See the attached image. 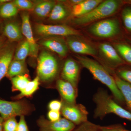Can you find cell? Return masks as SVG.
Listing matches in <instances>:
<instances>
[{
  "label": "cell",
  "mask_w": 131,
  "mask_h": 131,
  "mask_svg": "<svg viewBox=\"0 0 131 131\" xmlns=\"http://www.w3.org/2000/svg\"><path fill=\"white\" fill-rule=\"evenodd\" d=\"M56 3V2L53 1L39 2L35 5L33 9L34 13L39 18H46L49 16Z\"/></svg>",
  "instance_id": "obj_22"
},
{
  "label": "cell",
  "mask_w": 131,
  "mask_h": 131,
  "mask_svg": "<svg viewBox=\"0 0 131 131\" xmlns=\"http://www.w3.org/2000/svg\"><path fill=\"white\" fill-rule=\"evenodd\" d=\"M12 84L13 91L24 90L30 81L27 74L17 76L10 79Z\"/></svg>",
  "instance_id": "obj_26"
},
{
  "label": "cell",
  "mask_w": 131,
  "mask_h": 131,
  "mask_svg": "<svg viewBox=\"0 0 131 131\" xmlns=\"http://www.w3.org/2000/svg\"><path fill=\"white\" fill-rule=\"evenodd\" d=\"M16 46L14 42H6L0 48V81L6 76L9 64L13 59Z\"/></svg>",
  "instance_id": "obj_14"
},
{
  "label": "cell",
  "mask_w": 131,
  "mask_h": 131,
  "mask_svg": "<svg viewBox=\"0 0 131 131\" xmlns=\"http://www.w3.org/2000/svg\"><path fill=\"white\" fill-rule=\"evenodd\" d=\"M39 81V78L37 76L33 80L29 82L25 88L21 91L20 94L15 96V99L19 100L25 96L29 97L31 96L38 89L40 84Z\"/></svg>",
  "instance_id": "obj_25"
},
{
  "label": "cell",
  "mask_w": 131,
  "mask_h": 131,
  "mask_svg": "<svg viewBox=\"0 0 131 131\" xmlns=\"http://www.w3.org/2000/svg\"><path fill=\"white\" fill-rule=\"evenodd\" d=\"M18 124L15 117L6 120L3 124V131H17Z\"/></svg>",
  "instance_id": "obj_30"
},
{
  "label": "cell",
  "mask_w": 131,
  "mask_h": 131,
  "mask_svg": "<svg viewBox=\"0 0 131 131\" xmlns=\"http://www.w3.org/2000/svg\"><path fill=\"white\" fill-rule=\"evenodd\" d=\"M70 14L69 9L63 2H56L49 15V19L53 21H62L68 18Z\"/></svg>",
  "instance_id": "obj_19"
},
{
  "label": "cell",
  "mask_w": 131,
  "mask_h": 131,
  "mask_svg": "<svg viewBox=\"0 0 131 131\" xmlns=\"http://www.w3.org/2000/svg\"><path fill=\"white\" fill-rule=\"evenodd\" d=\"M18 12L19 9L13 1H10L0 6V18H10L16 16Z\"/></svg>",
  "instance_id": "obj_24"
},
{
  "label": "cell",
  "mask_w": 131,
  "mask_h": 131,
  "mask_svg": "<svg viewBox=\"0 0 131 131\" xmlns=\"http://www.w3.org/2000/svg\"><path fill=\"white\" fill-rule=\"evenodd\" d=\"M57 89L61 97V100L70 104L76 103L78 89L72 84L62 79H58L56 82Z\"/></svg>",
  "instance_id": "obj_16"
},
{
  "label": "cell",
  "mask_w": 131,
  "mask_h": 131,
  "mask_svg": "<svg viewBox=\"0 0 131 131\" xmlns=\"http://www.w3.org/2000/svg\"><path fill=\"white\" fill-rule=\"evenodd\" d=\"M101 126L88 121L75 127L73 131H101Z\"/></svg>",
  "instance_id": "obj_28"
},
{
  "label": "cell",
  "mask_w": 131,
  "mask_h": 131,
  "mask_svg": "<svg viewBox=\"0 0 131 131\" xmlns=\"http://www.w3.org/2000/svg\"><path fill=\"white\" fill-rule=\"evenodd\" d=\"M75 37L71 36L67 37L66 42L69 49L77 54L92 56L96 55L97 51L93 46Z\"/></svg>",
  "instance_id": "obj_15"
},
{
  "label": "cell",
  "mask_w": 131,
  "mask_h": 131,
  "mask_svg": "<svg viewBox=\"0 0 131 131\" xmlns=\"http://www.w3.org/2000/svg\"><path fill=\"white\" fill-rule=\"evenodd\" d=\"M10 1L9 0H0V6Z\"/></svg>",
  "instance_id": "obj_40"
},
{
  "label": "cell",
  "mask_w": 131,
  "mask_h": 131,
  "mask_svg": "<svg viewBox=\"0 0 131 131\" xmlns=\"http://www.w3.org/2000/svg\"><path fill=\"white\" fill-rule=\"evenodd\" d=\"M101 131H131L126 130L119 125H114L107 126H101Z\"/></svg>",
  "instance_id": "obj_32"
},
{
  "label": "cell",
  "mask_w": 131,
  "mask_h": 131,
  "mask_svg": "<svg viewBox=\"0 0 131 131\" xmlns=\"http://www.w3.org/2000/svg\"><path fill=\"white\" fill-rule=\"evenodd\" d=\"M112 75L118 88L124 97L127 107L131 110V84L115 73L113 74Z\"/></svg>",
  "instance_id": "obj_20"
},
{
  "label": "cell",
  "mask_w": 131,
  "mask_h": 131,
  "mask_svg": "<svg viewBox=\"0 0 131 131\" xmlns=\"http://www.w3.org/2000/svg\"><path fill=\"white\" fill-rule=\"evenodd\" d=\"M5 38L3 37H0V48L4 45L6 43Z\"/></svg>",
  "instance_id": "obj_38"
},
{
  "label": "cell",
  "mask_w": 131,
  "mask_h": 131,
  "mask_svg": "<svg viewBox=\"0 0 131 131\" xmlns=\"http://www.w3.org/2000/svg\"><path fill=\"white\" fill-rule=\"evenodd\" d=\"M30 54V47L26 40H21L15 49L13 59L25 61L27 57Z\"/></svg>",
  "instance_id": "obj_23"
},
{
  "label": "cell",
  "mask_w": 131,
  "mask_h": 131,
  "mask_svg": "<svg viewBox=\"0 0 131 131\" xmlns=\"http://www.w3.org/2000/svg\"><path fill=\"white\" fill-rule=\"evenodd\" d=\"M119 5V2L115 0L103 1L89 13L75 18L73 22L76 25L82 26L105 18L116 13Z\"/></svg>",
  "instance_id": "obj_4"
},
{
  "label": "cell",
  "mask_w": 131,
  "mask_h": 131,
  "mask_svg": "<svg viewBox=\"0 0 131 131\" xmlns=\"http://www.w3.org/2000/svg\"><path fill=\"white\" fill-rule=\"evenodd\" d=\"M37 76L40 81L49 82L57 79L60 71L58 60L51 52L42 51L38 57Z\"/></svg>",
  "instance_id": "obj_3"
},
{
  "label": "cell",
  "mask_w": 131,
  "mask_h": 131,
  "mask_svg": "<svg viewBox=\"0 0 131 131\" xmlns=\"http://www.w3.org/2000/svg\"><path fill=\"white\" fill-rule=\"evenodd\" d=\"M4 119L1 116H0V131H3V124L4 123Z\"/></svg>",
  "instance_id": "obj_39"
},
{
  "label": "cell",
  "mask_w": 131,
  "mask_h": 131,
  "mask_svg": "<svg viewBox=\"0 0 131 131\" xmlns=\"http://www.w3.org/2000/svg\"><path fill=\"white\" fill-rule=\"evenodd\" d=\"M119 31L118 21L114 18L106 19L95 22L89 28L90 32L94 36L105 38L114 37Z\"/></svg>",
  "instance_id": "obj_8"
},
{
  "label": "cell",
  "mask_w": 131,
  "mask_h": 131,
  "mask_svg": "<svg viewBox=\"0 0 131 131\" xmlns=\"http://www.w3.org/2000/svg\"><path fill=\"white\" fill-rule=\"evenodd\" d=\"M76 57L83 68L89 71L96 80L108 88L116 100L120 103L125 102L124 97L118 88L113 77L103 66L86 57L79 56Z\"/></svg>",
  "instance_id": "obj_1"
},
{
  "label": "cell",
  "mask_w": 131,
  "mask_h": 131,
  "mask_svg": "<svg viewBox=\"0 0 131 131\" xmlns=\"http://www.w3.org/2000/svg\"><path fill=\"white\" fill-rule=\"evenodd\" d=\"M80 71V64L71 58L67 59L62 68L61 77L62 80L69 82L77 89Z\"/></svg>",
  "instance_id": "obj_10"
},
{
  "label": "cell",
  "mask_w": 131,
  "mask_h": 131,
  "mask_svg": "<svg viewBox=\"0 0 131 131\" xmlns=\"http://www.w3.org/2000/svg\"><path fill=\"white\" fill-rule=\"evenodd\" d=\"M3 33L10 42H18L23 39L21 27L16 21H9L5 23Z\"/></svg>",
  "instance_id": "obj_17"
},
{
  "label": "cell",
  "mask_w": 131,
  "mask_h": 131,
  "mask_svg": "<svg viewBox=\"0 0 131 131\" xmlns=\"http://www.w3.org/2000/svg\"><path fill=\"white\" fill-rule=\"evenodd\" d=\"M13 1L18 9L33 10L35 6L33 3L28 0H15Z\"/></svg>",
  "instance_id": "obj_29"
},
{
  "label": "cell",
  "mask_w": 131,
  "mask_h": 131,
  "mask_svg": "<svg viewBox=\"0 0 131 131\" xmlns=\"http://www.w3.org/2000/svg\"><path fill=\"white\" fill-rule=\"evenodd\" d=\"M21 29L22 34L26 38L30 47V56L32 57H37L39 46L34 38L32 29L30 21V16L28 12H25L21 14Z\"/></svg>",
  "instance_id": "obj_13"
},
{
  "label": "cell",
  "mask_w": 131,
  "mask_h": 131,
  "mask_svg": "<svg viewBox=\"0 0 131 131\" xmlns=\"http://www.w3.org/2000/svg\"><path fill=\"white\" fill-rule=\"evenodd\" d=\"M28 72L25 61L13 59L9 64L6 76L11 79L17 76L27 74Z\"/></svg>",
  "instance_id": "obj_21"
},
{
  "label": "cell",
  "mask_w": 131,
  "mask_h": 131,
  "mask_svg": "<svg viewBox=\"0 0 131 131\" xmlns=\"http://www.w3.org/2000/svg\"><path fill=\"white\" fill-rule=\"evenodd\" d=\"M41 46L54 52L61 57H66L69 51L66 40L61 37L43 38L39 42Z\"/></svg>",
  "instance_id": "obj_11"
},
{
  "label": "cell",
  "mask_w": 131,
  "mask_h": 131,
  "mask_svg": "<svg viewBox=\"0 0 131 131\" xmlns=\"http://www.w3.org/2000/svg\"><path fill=\"white\" fill-rule=\"evenodd\" d=\"M93 101L96 105L95 118L102 119L107 114L113 113L131 121V113L117 104L105 90L98 89L93 96Z\"/></svg>",
  "instance_id": "obj_2"
},
{
  "label": "cell",
  "mask_w": 131,
  "mask_h": 131,
  "mask_svg": "<svg viewBox=\"0 0 131 131\" xmlns=\"http://www.w3.org/2000/svg\"><path fill=\"white\" fill-rule=\"evenodd\" d=\"M40 131H73L76 125L65 118H61L56 121H51L42 117L38 120Z\"/></svg>",
  "instance_id": "obj_9"
},
{
  "label": "cell",
  "mask_w": 131,
  "mask_h": 131,
  "mask_svg": "<svg viewBox=\"0 0 131 131\" xmlns=\"http://www.w3.org/2000/svg\"><path fill=\"white\" fill-rule=\"evenodd\" d=\"M119 77L131 84V70H122L118 71Z\"/></svg>",
  "instance_id": "obj_33"
},
{
  "label": "cell",
  "mask_w": 131,
  "mask_h": 131,
  "mask_svg": "<svg viewBox=\"0 0 131 131\" xmlns=\"http://www.w3.org/2000/svg\"><path fill=\"white\" fill-rule=\"evenodd\" d=\"M103 2L102 0H83L81 2L72 7L71 14L76 18L80 17L92 11Z\"/></svg>",
  "instance_id": "obj_18"
},
{
  "label": "cell",
  "mask_w": 131,
  "mask_h": 131,
  "mask_svg": "<svg viewBox=\"0 0 131 131\" xmlns=\"http://www.w3.org/2000/svg\"><path fill=\"white\" fill-rule=\"evenodd\" d=\"M98 49L102 58L105 62L107 67L110 69L124 63L122 59L112 45L107 43H101L99 45Z\"/></svg>",
  "instance_id": "obj_12"
},
{
  "label": "cell",
  "mask_w": 131,
  "mask_h": 131,
  "mask_svg": "<svg viewBox=\"0 0 131 131\" xmlns=\"http://www.w3.org/2000/svg\"><path fill=\"white\" fill-rule=\"evenodd\" d=\"M61 101V113L64 118L77 126L88 121L89 112L83 105L70 104Z\"/></svg>",
  "instance_id": "obj_7"
},
{
  "label": "cell",
  "mask_w": 131,
  "mask_h": 131,
  "mask_svg": "<svg viewBox=\"0 0 131 131\" xmlns=\"http://www.w3.org/2000/svg\"><path fill=\"white\" fill-rule=\"evenodd\" d=\"M17 131H29L24 116H20V119L18 124Z\"/></svg>",
  "instance_id": "obj_36"
},
{
  "label": "cell",
  "mask_w": 131,
  "mask_h": 131,
  "mask_svg": "<svg viewBox=\"0 0 131 131\" xmlns=\"http://www.w3.org/2000/svg\"><path fill=\"white\" fill-rule=\"evenodd\" d=\"M114 46L117 52L124 59L131 64V47L122 43L115 44Z\"/></svg>",
  "instance_id": "obj_27"
},
{
  "label": "cell",
  "mask_w": 131,
  "mask_h": 131,
  "mask_svg": "<svg viewBox=\"0 0 131 131\" xmlns=\"http://www.w3.org/2000/svg\"><path fill=\"white\" fill-rule=\"evenodd\" d=\"M83 0H71V1H69V2L71 3V5H73V6H74V5L79 4Z\"/></svg>",
  "instance_id": "obj_37"
},
{
  "label": "cell",
  "mask_w": 131,
  "mask_h": 131,
  "mask_svg": "<svg viewBox=\"0 0 131 131\" xmlns=\"http://www.w3.org/2000/svg\"><path fill=\"white\" fill-rule=\"evenodd\" d=\"M62 107V101L58 100L51 101L49 105V108L50 110L60 111Z\"/></svg>",
  "instance_id": "obj_34"
},
{
  "label": "cell",
  "mask_w": 131,
  "mask_h": 131,
  "mask_svg": "<svg viewBox=\"0 0 131 131\" xmlns=\"http://www.w3.org/2000/svg\"><path fill=\"white\" fill-rule=\"evenodd\" d=\"M122 15L125 26L127 30L131 31V9L126 8L124 9Z\"/></svg>",
  "instance_id": "obj_31"
},
{
  "label": "cell",
  "mask_w": 131,
  "mask_h": 131,
  "mask_svg": "<svg viewBox=\"0 0 131 131\" xmlns=\"http://www.w3.org/2000/svg\"><path fill=\"white\" fill-rule=\"evenodd\" d=\"M32 107L25 100L8 101L0 99V114L4 121L16 116L29 114Z\"/></svg>",
  "instance_id": "obj_5"
},
{
  "label": "cell",
  "mask_w": 131,
  "mask_h": 131,
  "mask_svg": "<svg viewBox=\"0 0 131 131\" xmlns=\"http://www.w3.org/2000/svg\"><path fill=\"white\" fill-rule=\"evenodd\" d=\"M47 116L50 121H56L61 118V113L60 111L50 110Z\"/></svg>",
  "instance_id": "obj_35"
},
{
  "label": "cell",
  "mask_w": 131,
  "mask_h": 131,
  "mask_svg": "<svg viewBox=\"0 0 131 131\" xmlns=\"http://www.w3.org/2000/svg\"><path fill=\"white\" fill-rule=\"evenodd\" d=\"M34 29L37 35L43 38L49 37H69L81 35L80 31L66 25L35 24Z\"/></svg>",
  "instance_id": "obj_6"
}]
</instances>
